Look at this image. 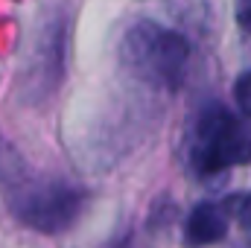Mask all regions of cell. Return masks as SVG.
<instances>
[{
	"mask_svg": "<svg viewBox=\"0 0 251 248\" xmlns=\"http://www.w3.org/2000/svg\"><path fill=\"white\" fill-rule=\"evenodd\" d=\"M234 99H237V105H240V111L251 117V70L249 73H243L240 79H237V88H234Z\"/></svg>",
	"mask_w": 251,
	"mask_h": 248,
	"instance_id": "5",
	"label": "cell"
},
{
	"mask_svg": "<svg viewBox=\"0 0 251 248\" xmlns=\"http://www.w3.org/2000/svg\"><path fill=\"white\" fill-rule=\"evenodd\" d=\"M228 231V219L216 204H199L187 216V240L196 246L219 243Z\"/></svg>",
	"mask_w": 251,
	"mask_h": 248,
	"instance_id": "4",
	"label": "cell"
},
{
	"mask_svg": "<svg viewBox=\"0 0 251 248\" xmlns=\"http://www.w3.org/2000/svg\"><path fill=\"white\" fill-rule=\"evenodd\" d=\"M18 170H21V161L15 158V152L0 140V178H12V175H18Z\"/></svg>",
	"mask_w": 251,
	"mask_h": 248,
	"instance_id": "6",
	"label": "cell"
},
{
	"mask_svg": "<svg viewBox=\"0 0 251 248\" xmlns=\"http://www.w3.org/2000/svg\"><path fill=\"white\" fill-rule=\"evenodd\" d=\"M246 219H249V228H251V204H249V213H246Z\"/></svg>",
	"mask_w": 251,
	"mask_h": 248,
	"instance_id": "8",
	"label": "cell"
},
{
	"mask_svg": "<svg viewBox=\"0 0 251 248\" xmlns=\"http://www.w3.org/2000/svg\"><path fill=\"white\" fill-rule=\"evenodd\" d=\"M9 210L32 231L59 234L76 222L82 210V193L64 181H29L9 196Z\"/></svg>",
	"mask_w": 251,
	"mask_h": 248,
	"instance_id": "2",
	"label": "cell"
},
{
	"mask_svg": "<svg viewBox=\"0 0 251 248\" xmlns=\"http://www.w3.org/2000/svg\"><path fill=\"white\" fill-rule=\"evenodd\" d=\"M193 161H196V170L204 173V175L222 173L228 167L249 164L251 161V137L240 128V123L228 111L210 108L199 120Z\"/></svg>",
	"mask_w": 251,
	"mask_h": 248,
	"instance_id": "3",
	"label": "cell"
},
{
	"mask_svg": "<svg viewBox=\"0 0 251 248\" xmlns=\"http://www.w3.org/2000/svg\"><path fill=\"white\" fill-rule=\"evenodd\" d=\"M237 21H240V26L251 32V0H240V6H237Z\"/></svg>",
	"mask_w": 251,
	"mask_h": 248,
	"instance_id": "7",
	"label": "cell"
},
{
	"mask_svg": "<svg viewBox=\"0 0 251 248\" xmlns=\"http://www.w3.org/2000/svg\"><path fill=\"white\" fill-rule=\"evenodd\" d=\"M120 56L123 64H128L137 76L161 85H176L184 73L190 47L178 32L140 21L126 32Z\"/></svg>",
	"mask_w": 251,
	"mask_h": 248,
	"instance_id": "1",
	"label": "cell"
}]
</instances>
